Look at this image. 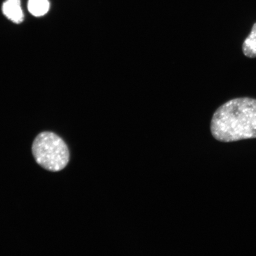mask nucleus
Listing matches in <instances>:
<instances>
[{
    "instance_id": "nucleus-5",
    "label": "nucleus",
    "mask_w": 256,
    "mask_h": 256,
    "mask_svg": "<svg viewBox=\"0 0 256 256\" xmlns=\"http://www.w3.org/2000/svg\"><path fill=\"white\" fill-rule=\"evenodd\" d=\"M48 0H28V8L32 15L40 17L47 14L50 9Z\"/></svg>"
},
{
    "instance_id": "nucleus-4",
    "label": "nucleus",
    "mask_w": 256,
    "mask_h": 256,
    "mask_svg": "<svg viewBox=\"0 0 256 256\" xmlns=\"http://www.w3.org/2000/svg\"><path fill=\"white\" fill-rule=\"evenodd\" d=\"M242 52L250 58H256V23L252 26L250 34L242 44Z\"/></svg>"
},
{
    "instance_id": "nucleus-2",
    "label": "nucleus",
    "mask_w": 256,
    "mask_h": 256,
    "mask_svg": "<svg viewBox=\"0 0 256 256\" xmlns=\"http://www.w3.org/2000/svg\"><path fill=\"white\" fill-rule=\"evenodd\" d=\"M32 151L35 161L48 171L62 170L70 162L68 146L55 133H40L32 144Z\"/></svg>"
},
{
    "instance_id": "nucleus-3",
    "label": "nucleus",
    "mask_w": 256,
    "mask_h": 256,
    "mask_svg": "<svg viewBox=\"0 0 256 256\" xmlns=\"http://www.w3.org/2000/svg\"><path fill=\"white\" fill-rule=\"evenodd\" d=\"M3 14L15 24H20L24 20L20 0H6L2 7Z\"/></svg>"
},
{
    "instance_id": "nucleus-1",
    "label": "nucleus",
    "mask_w": 256,
    "mask_h": 256,
    "mask_svg": "<svg viewBox=\"0 0 256 256\" xmlns=\"http://www.w3.org/2000/svg\"><path fill=\"white\" fill-rule=\"evenodd\" d=\"M210 130L213 136L222 142L256 138V99L238 98L224 104L214 113Z\"/></svg>"
}]
</instances>
